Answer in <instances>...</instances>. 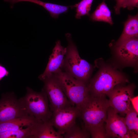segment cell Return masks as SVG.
Segmentation results:
<instances>
[{
	"mask_svg": "<svg viewBox=\"0 0 138 138\" xmlns=\"http://www.w3.org/2000/svg\"><path fill=\"white\" fill-rule=\"evenodd\" d=\"M110 105L106 95L94 96L90 95L80 109L84 128L89 132L94 128L104 126Z\"/></svg>",
	"mask_w": 138,
	"mask_h": 138,
	"instance_id": "obj_1",
	"label": "cell"
},
{
	"mask_svg": "<svg viewBox=\"0 0 138 138\" xmlns=\"http://www.w3.org/2000/svg\"><path fill=\"white\" fill-rule=\"evenodd\" d=\"M129 82L122 74L108 66L102 68L87 85L90 95H106L116 85Z\"/></svg>",
	"mask_w": 138,
	"mask_h": 138,
	"instance_id": "obj_2",
	"label": "cell"
},
{
	"mask_svg": "<svg viewBox=\"0 0 138 138\" xmlns=\"http://www.w3.org/2000/svg\"><path fill=\"white\" fill-rule=\"evenodd\" d=\"M66 36L68 45L63 67L65 72L75 78L86 84L89 78L92 67L87 61L80 57L71 34L67 33Z\"/></svg>",
	"mask_w": 138,
	"mask_h": 138,
	"instance_id": "obj_3",
	"label": "cell"
},
{
	"mask_svg": "<svg viewBox=\"0 0 138 138\" xmlns=\"http://www.w3.org/2000/svg\"><path fill=\"white\" fill-rule=\"evenodd\" d=\"M28 114L40 122H46L50 119L52 114L45 92L35 91L27 87L25 95L20 98Z\"/></svg>",
	"mask_w": 138,
	"mask_h": 138,
	"instance_id": "obj_4",
	"label": "cell"
},
{
	"mask_svg": "<svg viewBox=\"0 0 138 138\" xmlns=\"http://www.w3.org/2000/svg\"><path fill=\"white\" fill-rule=\"evenodd\" d=\"M54 75L58 80L67 97L80 110L90 95L87 84L61 71Z\"/></svg>",
	"mask_w": 138,
	"mask_h": 138,
	"instance_id": "obj_5",
	"label": "cell"
},
{
	"mask_svg": "<svg viewBox=\"0 0 138 138\" xmlns=\"http://www.w3.org/2000/svg\"><path fill=\"white\" fill-rule=\"evenodd\" d=\"M123 84L116 85L106 94L109 98L110 106L117 113L122 116L126 114L131 104V99L134 97L135 86L133 84L123 86Z\"/></svg>",
	"mask_w": 138,
	"mask_h": 138,
	"instance_id": "obj_6",
	"label": "cell"
},
{
	"mask_svg": "<svg viewBox=\"0 0 138 138\" xmlns=\"http://www.w3.org/2000/svg\"><path fill=\"white\" fill-rule=\"evenodd\" d=\"M42 81L44 83L42 89L47 95L50 108L52 112L74 105L67 97L54 75L45 78Z\"/></svg>",
	"mask_w": 138,
	"mask_h": 138,
	"instance_id": "obj_7",
	"label": "cell"
},
{
	"mask_svg": "<svg viewBox=\"0 0 138 138\" xmlns=\"http://www.w3.org/2000/svg\"><path fill=\"white\" fill-rule=\"evenodd\" d=\"M20 98L13 92L2 95L0 99V123L29 115Z\"/></svg>",
	"mask_w": 138,
	"mask_h": 138,
	"instance_id": "obj_8",
	"label": "cell"
},
{
	"mask_svg": "<svg viewBox=\"0 0 138 138\" xmlns=\"http://www.w3.org/2000/svg\"><path fill=\"white\" fill-rule=\"evenodd\" d=\"M80 115V110L73 105L53 112L49 121L63 135L76 123V119Z\"/></svg>",
	"mask_w": 138,
	"mask_h": 138,
	"instance_id": "obj_9",
	"label": "cell"
},
{
	"mask_svg": "<svg viewBox=\"0 0 138 138\" xmlns=\"http://www.w3.org/2000/svg\"><path fill=\"white\" fill-rule=\"evenodd\" d=\"M105 128L108 138H130L124 117L120 116L110 106L107 110Z\"/></svg>",
	"mask_w": 138,
	"mask_h": 138,
	"instance_id": "obj_10",
	"label": "cell"
},
{
	"mask_svg": "<svg viewBox=\"0 0 138 138\" xmlns=\"http://www.w3.org/2000/svg\"><path fill=\"white\" fill-rule=\"evenodd\" d=\"M67 48L63 47L59 40L56 42L52 53L43 73L39 76L42 80L45 78L54 75L62 70L64 67Z\"/></svg>",
	"mask_w": 138,
	"mask_h": 138,
	"instance_id": "obj_11",
	"label": "cell"
},
{
	"mask_svg": "<svg viewBox=\"0 0 138 138\" xmlns=\"http://www.w3.org/2000/svg\"><path fill=\"white\" fill-rule=\"evenodd\" d=\"M115 49L117 56L123 62L129 65L137 63L138 38L130 39L116 44Z\"/></svg>",
	"mask_w": 138,
	"mask_h": 138,
	"instance_id": "obj_12",
	"label": "cell"
},
{
	"mask_svg": "<svg viewBox=\"0 0 138 138\" xmlns=\"http://www.w3.org/2000/svg\"><path fill=\"white\" fill-rule=\"evenodd\" d=\"M49 121L38 122L30 126L31 138H63Z\"/></svg>",
	"mask_w": 138,
	"mask_h": 138,
	"instance_id": "obj_13",
	"label": "cell"
},
{
	"mask_svg": "<svg viewBox=\"0 0 138 138\" xmlns=\"http://www.w3.org/2000/svg\"><path fill=\"white\" fill-rule=\"evenodd\" d=\"M39 122L34 117L29 115L15 118L0 123V133L17 130L22 128L24 126H30Z\"/></svg>",
	"mask_w": 138,
	"mask_h": 138,
	"instance_id": "obj_14",
	"label": "cell"
},
{
	"mask_svg": "<svg viewBox=\"0 0 138 138\" xmlns=\"http://www.w3.org/2000/svg\"><path fill=\"white\" fill-rule=\"evenodd\" d=\"M138 16L129 15L124 23L122 32L116 44H118L128 40L138 38Z\"/></svg>",
	"mask_w": 138,
	"mask_h": 138,
	"instance_id": "obj_15",
	"label": "cell"
},
{
	"mask_svg": "<svg viewBox=\"0 0 138 138\" xmlns=\"http://www.w3.org/2000/svg\"><path fill=\"white\" fill-rule=\"evenodd\" d=\"M12 4L19 2L27 1L32 2L39 5L44 7L53 18H56L61 14L66 12L71 6H65L45 2L40 0H8Z\"/></svg>",
	"mask_w": 138,
	"mask_h": 138,
	"instance_id": "obj_16",
	"label": "cell"
},
{
	"mask_svg": "<svg viewBox=\"0 0 138 138\" xmlns=\"http://www.w3.org/2000/svg\"><path fill=\"white\" fill-rule=\"evenodd\" d=\"M125 123L130 138L138 137V112L131 104L124 117Z\"/></svg>",
	"mask_w": 138,
	"mask_h": 138,
	"instance_id": "obj_17",
	"label": "cell"
},
{
	"mask_svg": "<svg viewBox=\"0 0 138 138\" xmlns=\"http://www.w3.org/2000/svg\"><path fill=\"white\" fill-rule=\"evenodd\" d=\"M90 19L93 21H101L113 24L110 11L103 1L90 15Z\"/></svg>",
	"mask_w": 138,
	"mask_h": 138,
	"instance_id": "obj_18",
	"label": "cell"
},
{
	"mask_svg": "<svg viewBox=\"0 0 138 138\" xmlns=\"http://www.w3.org/2000/svg\"><path fill=\"white\" fill-rule=\"evenodd\" d=\"M63 135L64 138H88L90 135L84 127L81 128L75 123Z\"/></svg>",
	"mask_w": 138,
	"mask_h": 138,
	"instance_id": "obj_19",
	"label": "cell"
},
{
	"mask_svg": "<svg viewBox=\"0 0 138 138\" xmlns=\"http://www.w3.org/2000/svg\"><path fill=\"white\" fill-rule=\"evenodd\" d=\"M31 136L30 126L25 129L0 133V138H31Z\"/></svg>",
	"mask_w": 138,
	"mask_h": 138,
	"instance_id": "obj_20",
	"label": "cell"
},
{
	"mask_svg": "<svg viewBox=\"0 0 138 138\" xmlns=\"http://www.w3.org/2000/svg\"><path fill=\"white\" fill-rule=\"evenodd\" d=\"M93 0H82L79 2L71 6V8H76V14L75 17L77 19L82 16L89 15L91 5Z\"/></svg>",
	"mask_w": 138,
	"mask_h": 138,
	"instance_id": "obj_21",
	"label": "cell"
},
{
	"mask_svg": "<svg viewBox=\"0 0 138 138\" xmlns=\"http://www.w3.org/2000/svg\"><path fill=\"white\" fill-rule=\"evenodd\" d=\"M93 138H107L105 128L104 126L98 127L89 131Z\"/></svg>",
	"mask_w": 138,
	"mask_h": 138,
	"instance_id": "obj_22",
	"label": "cell"
},
{
	"mask_svg": "<svg viewBox=\"0 0 138 138\" xmlns=\"http://www.w3.org/2000/svg\"><path fill=\"white\" fill-rule=\"evenodd\" d=\"M138 0H126L123 4L122 7L127 8L129 10L133 9L135 7H137Z\"/></svg>",
	"mask_w": 138,
	"mask_h": 138,
	"instance_id": "obj_23",
	"label": "cell"
},
{
	"mask_svg": "<svg viewBox=\"0 0 138 138\" xmlns=\"http://www.w3.org/2000/svg\"><path fill=\"white\" fill-rule=\"evenodd\" d=\"M126 0H116V5L114 7V11L116 14H119L120 13V8Z\"/></svg>",
	"mask_w": 138,
	"mask_h": 138,
	"instance_id": "obj_24",
	"label": "cell"
},
{
	"mask_svg": "<svg viewBox=\"0 0 138 138\" xmlns=\"http://www.w3.org/2000/svg\"><path fill=\"white\" fill-rule=\"evenodd\" d=\"M131 103L134 109L138 112V96L133 97L131 99Z\"/></svg>",
	"mask_w": 138,
	"mask_h": 138,
	"instance_id": "obj_25",
	"label": "cell"
},
{
	"mask_svg": "<svg viewBox=\"0 0 138 138\" xmlns=\"http://www.w3.org/2000/svg\"><path fill=\"white\" fill-rule=\"evenodd\" d=\"M8 74V72L3 67L0 65V80Z\"/></svg>",
	"mask_w": 138,
	"mask_h": 138,
	"instance_id": "obj_26",
	"label": "cell"
}]
</instances>
